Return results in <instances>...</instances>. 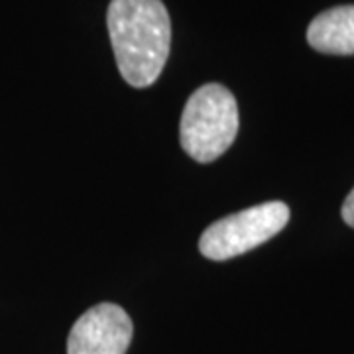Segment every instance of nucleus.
Wrapping results in <instances>:
<instances>
[{
  "label": "nucleus",
  "mask_w": 354,
  "mask_h": 354,
  "mask_svg": "<svg viewBox=\"0 0 354 354\" xmlns=\"http://www.w3.org/2000/svg\"><path fill=\"white\" fill-rule=\"evenodd\" d=\"M342 218L348 227L354 228V189L348 193V197L342 203Z\"/></svg>",
  "instance_id": "6"
},
{
  "label": "nucleus",
  "mask_w": 354,
  "mask_h": 354,
  "mask_svg": "<svg viewBox=\"0 0 354 354\" xmlns=\"http://www.w3.org/2000/svg\"><path fill=\"white\" fill-rule=\"evenodd\" d=\"M307 41L321 53L354 55V4L317 14L307 28Z\"/></svg>",
  "instance_id": "5"
},
{
  "label": "nucleus",
  "mask_w": 354,
  "mask_h": 354,
  "mask_svg": "<svg viewBox=\"0 0 354 354\" xmlns=\"http://www.w3.org/2000/svg\"><path fill=\"white\" fill-rule=\"evenodd\" d=\"M290 221V207L268 201L213 223L201 234L199 250L209 260H230L276 236Z\"/></svg>",
  "instance_id": "3"
},
{
  "label": "nucleus",
  "mask_w": 354,
  "mask_h": 354,
  "mask_svg": "<svg viewBox=\"0 0 354 354\" xmlns=\"http://www.w3.org/2000/svg\"><path fill=\"white\" fill-rule=\"evenodd\" d=\"M239 134V104L218 83L199 87L181 114L179 140L183 150L201 164H211L232 146Z\"/></svg>",
  "instance_id": "2"
},
{
  "label": "nucleus",
  "mask_w": 354,
  "mask_h": 354,
  "mask_svg": "<svg viewBox=\"0 0 354 354\" xmlns=\"http://www.w3.org/2000/svg\"><path fill=\"white\" fill-rule=\"evenodd\" d=\"M132 330V321L120 305H95L71 327L67 354H127Z\"/></svg>",
  "instance_id": "4"
},
{
  "label": "nucleus",
  "mask_w": 354,
  "mask_h": 354,
  "mask_svg": "<svg viewBox=\"0 0 354 354\" xmlns=\"http://www.w3.org/2000/svg\"><path fill=\"white\" fill-rule=\"evenodd\" d=\"M109 36L128 85L150 87L162 75L171 46V22L162 0H111Z\"/></svg>",
  "instance_id": "1"
}]
</instances>
